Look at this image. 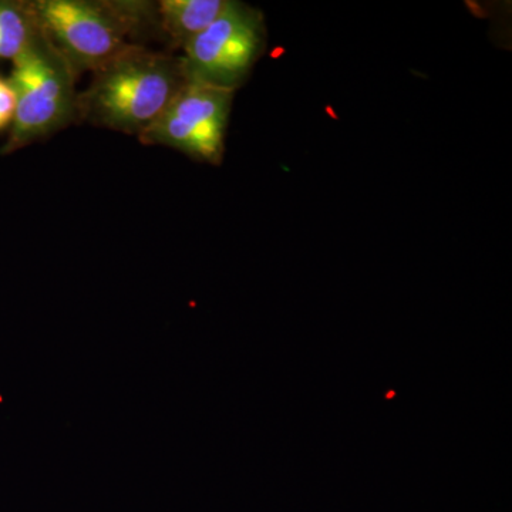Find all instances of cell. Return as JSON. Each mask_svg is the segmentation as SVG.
<instances>
[{"label": "cell", "instance_id": "6da1fadb", "mask_svg": "<svg viewBox=\"0 0 512 512\" xmlns=\"http://www.w3.org/2000/svg\"><path fill=\"white\" fill-rule=\"evenodd\" d=\"M190 82L181 56L133 46L93 72L79 123L140 137Z\"/></svg>", "mask_w": 512, "mask_h": 512}, {"label": "cell", "instance_id": "7a4b0ae2", "mask_svg": "<svg viewBox=\"0 0 512 512\" xmlns=\"http://www.w3.org/2000/svg\"><path fill=\"white\" fill-rule=\"evenodd\" d=\"M40 33L77 76L96 72L133 46L156 37L154 2L32 0Z\"/></svg>", "mask_w": 512, "mask_h": 512}, {"label": "cell", "instance_id": "3957f363", "mask_svg": "<svg viewBox=\"0 0 512 512\" xmlns=\"http://www.w3.org/2000/svg\"><path fill=\"white\" fill-rule=\"evenodd\" d=\"M79 79L42 33L13 60L9 77L16 92V114L2 156L39 143L79 123Z\"/></svg>", "mask_w": 512, "mask_h": 512}, {"label": "cell", "instance_id": "277c9868", "mask_svg": "<svg viewBox=\"0 0 512 512\" xmlns=\"http://www.w3.org/2000/svg\"><path fill=\"white\" fill-rule=\"evenodd\" d=\"M266 42L264 13L229 0L224 12L183 50L188 80L237 92L264 55Z\"/></svg>", "mask_w": 512, "mask_h": 512}, {"label": "cell", "instance_id": "5b68a950", "mask_svg": "<svg viewBox=\"0 0 512 512\" xmlns=\"http://www.w3.org/2000/svg\"><path fill=\"white\" fill-rule=\"evenodd\" d=\"M235 92L188 82L138 140L180 151L192 160L220 165Z\"/></svg>", "mask_w": 512, "mask_h": 512}, {"label": "cell", "instance_id": "8992f818", "mask_svg": "<svg viewBox=\"0 0 512 512\" xmlns=\"http://www.w3.org/2000/svg\"><path fill=\"white\" fill-rule=\"evenodd\" d=\"M229 0H161L154 2L156 37L170 53L183 50L227 8Z\"/></svg>", "mask_w": 512, "mask_h": 512}, {"label": "cell", "instance_id": "52a82bcc", "mask_svg": "<svg viewBox=\"0 0 512 512\" xmlns=\"http://www.w3.org/2000/svg\"><path fill=\"white\" fill-rule=\"evenodd\" d=\"M39 33L32 0H0V62H13Z\"/></svg>", "mask_w": 512, "mask_h": 512}, {"label": "cell", "instance_id": "ba28073f", "mask_svg": "<svg viewBox=\"0 0 512 512\" xmlns=\"http://www.w3.org/2000/svg\"><path fill=\"white\" fill-rule=\"evenodd\" d=\"M16 92L9 79L0 76V131L12 126L16 114Z\"/></svg>", "mask_w": 512, "mask_h": 512}]
</instances>
